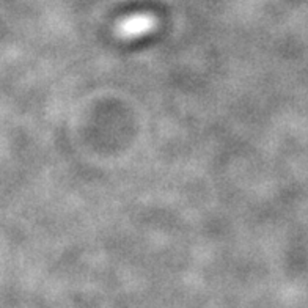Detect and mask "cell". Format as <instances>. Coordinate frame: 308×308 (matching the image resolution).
<instances>
[{
    "label": "cell",
    "mask_w": 308,
    "mask_h": 308,
    "mask_svg": "<svg viewBox=\"0 0 308 308\" xmlns=\"http://www.w3.org/2000/svg\"><path fill=\"white\" fill-rule=\"evenodd\" d=\"M148 25V22L147 21H143V22H139V21H134V22H131V24H127L126 25V30L127 31H139V30H142V28H145Z\"/></svg>",
    "instance_id": "6da1fadb"
}]
</instances>
